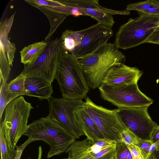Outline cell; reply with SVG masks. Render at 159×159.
Returning a JSON list of instances; mask_svg holds the SVG:
<instances>
[{
    "label": "cell",
    "instance_id": "6da1fadb",
    "mask_svg": "<svg viewBox=\"0 0 159 159\" xmlns=\"http://www.w3.org/2000/svg\"><path fill=\"white\" fill-rule=\"evenodd\" d=\"M118 49L114 44L107 43L91 55L78 59L89 87H98L111 67L124 63L125 56Z\"/></svg>",
    "mask_w": 159,
    "mask_h": 159
},
{
    "label": "cell",
    "instance_id": "7a4b0ae2",
    "mask_svg": "<svg viewBox=\"0 0 159 159\" xmlns=\"http://www.w3.org/2000/svg\"><path fill=\"white\" fill-rule=\"evenodd\" d=\"M55 79L58 83L62 98L71 100L86 98L89 90L78 59L66 52L61 55Z\"/></svg>",
    "mask_w": 159,
    "mask_h": 159
},
{
    "label": "cell",
    "instance_id": "3957f363",
    "mask_svg": "<svg viewBox=\"0 0 159 159\" xmlns=\"http://www.w3.org/2000/svg\"><path fill=\"white\" fill-rule=\"evenodd\" d=\"M24 135L48 143L50 147L48 158L66 152L76 139L48 116L41 117L28 125L27 130Z\"/></svg>",
    "mask_w": 159,
    "mask_h": 159
},
{
    "label": "cell",
    "instance_id": "277c9868",
    "mask_svg": "<svg viewBox=\"0 0 159 159\" xmlns=\"http://www.w3.org/2000/svg\"><path fill=\"white\" fill-rule=\"evenodd\" d=\"M159 16L142 14L130 18L120 26L114 44L118 48L127 49L144 43L159 27Z\"/></svg>",
    "mask_w": 159,
    "mask_h": 159
},
{
    "label": "cell",
    "instance_id": "5b68a950",
    "mask_svg": "<svg viewBox=\"0 0 159 159\" xmlns=\"http://www.w3.org/2000/svg\"><path fill=\"white\" fill-rule=\"evenodd\" d=\"M33 108L22 96L13 100L7 105L3 123L5 138L9 147L15 149L20 137L26 132L28 118Z\"/></svg>",
    "mask_w": 159,
    "mask_h": 159
},
{
    "label": "cell",
    "instance_id": "8992f818",
    "mask_svg": "<svg viewBox=\"0 0 159 159\" xmlns=\"http://www.w3.org/2000/svg\"><path fill=\"white\" fill-rule=\"evenodd\" d=\"M65 52L60 39L48 41L43 52L33 63L25 66L21 73L26 77L41 78L51 84L55 79L61 57Z\"/></svg>",
    "mask_w": 159,
    "mask_h": 159
},
{
    "label": "cell",
    "instance_id": "52a82bcc",
    "mask_svg": "<svg viewBox=\"0 0 159 159\" xmlns=\"http://www.w3.org/2000/svg\"><path fill=\"white\" fill-rule=\"evenodd\" d=\"M98 88L101 97L118 108L149 107L153 102L140 90L137 83L118 86L102 83Z\"/></svg>",
    "mask_w": 159,
    "mask_h": 159
},
{
    "label": "cell",
    "instance_id": "ba28073f",
    "mask_svg": "<svg viewBox=\"0 0 159 159\" xmlns=\"http://www.w3.org/2000/svg\"><path fill=\"white\" fill-rule=\"evenodd\" d=\"M48 117L61 125L76 139L85 134L75 114L78 107L83 106L82 100H71L51 97L48 99Z\"/></svg>",
    "mask_w": 159,
    "mask_h": 159
},
{
    "label": "cell",
    "instance_id": "9c48e42d",
    "mask_svg": "<svg viewBox=\"0 0 159 159\" xmlns=\"http://www.w3.org/2000/svg\"><path fill=\"white\" fill-rule=\"evenodd\" d=\"M83 106L105 139L121 143V134L126 127L119 119L116 109H107L98 105L88 97L85 98Z\"/></svg>",
    "mask_w": 159,
    "mask_h": 159
},
{
    "label": "cell",
    "instance_id": "30bf717a",
    "mask_svg": "<svg viewBox=\"0 0 159 159\" xmlns=\"http://www.w3.org/2000/svg\"><path fill=\"white\" fill-rule=\"evenodd\" d=\"M148 107L121 108L116 110L121 122L137 138L151 141L153 132L159 126L150 117Z\"/></svg>",
    "mask_w": 159,
    "mask_h": 159
},
{
    "label": "cell",
    "instance_id": "8fae6325",
    "mask_svg": "<svg viewBox=\"0 0 159 159\" xmlns=\"http://www.w3.org/2000/svg\"><path fill=\"white\" fill-rule=\"evenodd\" d=\"M80 45L70 53L78 59L86 57L107 43L113 35L111 28L98 23L82 30Z\"/></svg>",
    "mask_w": 159,
    "mask_h": 159
},
{
    "label": "cell",
    "instance_id": "7c38bea8",
    "mask_svg": "<svg viewBox=\"0 0 159 159\" xmlns=\"http://www.w3.org/2000/svg\"><path fill=\"white\" fill-rule=\"evenodd\" d=\"M64 5L82 8L88 16L97 20L98 23L110 28L113 27L115 21L113 15H128L129 11H119L107 8L102 6L97 0H60Z\"/></svg>",
    "mask_w": 159,
    "mask_h": 159
},
{
    "label": "cell",
    "instance_id": "4fadbf2b",
    "mask_svg": "<svg viewBox=\"0 0 159 159\" xmlns=\"http://www.w3.org/2000/svg\"><path fill=\"white\" fill-rule=\"evenodd\" d=\"M13 20L10 18L0 24V79L6 82L9 78L16 50L14 43L8 39Z\"/></svg>",
    "mask_w": 159,
    "mask_h": 159
},
{
    "label": "cell",
    "instance_id": "5bb4252c",
    "mask_svg": "<svg viewBox=\"0 0 159 159\" xmlns=\"http://www.w3.org/2000/svg\"><path fill=\"white\" fill-rule=\"evenodd\" d=\"M143 73L142 70L136 67L118 64L109 70L102 83L113 86L136 84Z\"/></svg>",
    "mask_w": 159,
    "mask_h": 159
},
{
    "label": "cell",
    "instance_id": "9a60e30c",
    "mask_svg": "<svg viewBox=\"0 0 159 159\" xmlns=\"http://www.w3.org/2000/svg\"><path fill=\"white\" fill-rule=\"evenodd\" d=\"M25 87L26 95L37 97L40 100H48L53 92L51 84L37 77H26Z\"/></svg>",
    "mask_w": 159,
    "mask_h": 159
},
{
    "label": "cell",
    "instance_id": "2e32d148",
    "mask_svg": "<svg viewBox=\"0 0 159 159\" xmlns=\"http://www.w3.org/2000/svg\"><path fill=\"white\" fill-rule=\"evenodd\" d=\"M83 105L76 109L75 114L85 135L93 142L105 139L94 121L86 111Z\"/></svg>",
    "mask_w": 159,
    "mask_h": 159
},
{
    "label": "cell",
    "instance_id": "e0dca14e",
    "mask_svg": "<svg viewBox=\"0 0 159 159\" xmlns=\"http://www.w3.org/2000/svg\"><path fill=\"white\" fill-rule=\"evenodd\" d=\"M47 16L50 25V30L45 40L49 39L58 27L69 15L67 13L65 5L61 7L40 6L36 7Z\"/></svg>",
    "mask_w": 159,
    "mask_h": 159
},
{
    "label": "cell",
    "instance_id": "ac0fdd59",
    "mask_svg": "<svg viewBox=\"0 0 159 159\" xmlns=\"http://www.w3.org/2000/svg\"><path fill=\"white\" fill-rule=\"evenodd\" d=\"M47 44L48 41L45 40L24 47L20 52L21 62L25 66L33 63L43 52Z\"/></svg>",
    "mask_w": 159,
    "mask_h": 159
},
{
    "label": "cell",
    "instance_id": "d6986e66",
    "mask_svg": "<svg viewBox=\"0 0 159 159\" xmlns=\"http://www.w3.org/2000/svg\"><path fill=\"white\" fill-rule=\"evenodd\" d=\"M88 141L87 138L75 141L65 152L68 157L62 159H95L89 149Z\"/></svg>",
    "mask_w": 159,
    "mask_h": 159
},
{
    "label": "cell",
    "instance_id": "ffe728a7",
    "mask_svg": "<svg viewBox=\"0 0 159 159\" xmlns=\"http://www.w3.org/2000/svg\"><path fill=\"white\" fill-rule=\"evenodd\" d=\"M82 38V30L75 31L67 29L62 33L60 39L65 51L70 53L80 44Z\"/></svg>",
    "mask_w": 159,
    "mask_h": 159
},
{
    "label": "cell",
    "instance_id": "44dd1931",
    "mask_svg": "<svg viewBox=\"0 0 159 159\" xmlns=\"http://www.w3.org/2000/svg\"><path fill=\"white\" fill-rule=\"evenodd\" d=\"M0 119L1 121L2 114L7 104L18 96L7 91V83L3 79H0Z\"/></svg>",
    "mask_w": 159,
    "mask_h": 159
},
{
    "label": "cell",
    "instance_id": "7402d4cb",
    "mask_svg": "<svg viewBox=\"0 0 159 159\" xmlns=\"http://www.w3.org/2000/svg\"><path fill=\"white\" fill-rule=\"evenodd\" d=\"M26 77L21 73L15 79L7 84V91L17 96L25 95V87Z\"/></svg>",
    "mask_w": 159,
    "mask_h": 159
},
{
    "label": "cell",
    "instance_id": "603a6c76",
    "mask_svg": "<svg viewBox=\"0 0 159 159\" xmlns=\"http://www.w3.org/2000/svg\"><path fill=\"white\" fill-rule=\"evenodd\" d=\"M0 148L1 159H11L14 149H11L7 143L3 123L2 120L0 124Z\"/></svg>",
    "mask_w": 159,
    "mask_h": 159
},
{
    "label": "cell",
    "instance_id": "cb8c5ba5",
    "mask_svg": "<svg viewBox=\"0 0 159 159\" xmlns=\"http://www.w3.org/2000/svg\"><path fill=\"white\" fill-rule=\"evenodd\" d=\"M152 7H159V4L154 0H148L129 4L126 6L125 10L144 11Z\"/></svg>",
    "mask_w": 159,
    "mask_h": 159
},
{
    "label": "cell",
    "instance_id": "d4e9b609",
    "mask_svg": "<svg viewBox=\"0 0 159 159\" xmlns=\"http://www.w3.org/2000/svg\"><path fill=\"white\" fill-rule=\"evenodd\" d=\"M25 1L36 8L40 6L61 7L65 6L58 0H25Z\"/></svg>",
    "mask_w": 159,
    "mask_h": 159
},
{
    "label": "cell",
    "instance_id": "484cf974",
    "mask_svg": "<svg viewBox=\"0 0 159 159\" xmlns=\"http://www.w3.org/2000/svg\"><path fill=\"white\" fill-rule=\"evenodd\" d=\"M121 143L126 144H134L138 143L137 138L135 135L126 127L121 134Z\"/></svg>",
    "mask_w": 159,
    "mask_h": 159
},
{
    "label": "cell",
    "instance_id": "4316f807",
    "mask_svg": "<svg viewBox=\"0 0 159 159\" xmlns=\"http://www.w3.org/2000/svg\"><path fill=\"white\" fill-rule=\"evenodd\" d=\"M129 151L126 144L123 143H117L113 159H127Z\"/></svg>",
    "mask_w": 159,
    "mask_h": 159
},
{
    "label": "cell",
    "instance_id": "83f0119b",
    "mask_svg": "<svg viewBox=\"0 0 159 159\" xmlns=\"http://www.w3.org/2000/svg\"><path fill=\"white\" fill-rule=\"evenodd\" d=\"M131 152L133 159H143L139 148L134 144H126Z\"/></svg>",
    "mask_w": 159,
    "mask_h": 159
},
{
    "label": "cell",
    "instance_id": "f1b7e54d",
    "mask_svg": "<svg viewBox=\"0 0 159 159\" xmlns=\"http://www.w3.org/2000/svg\"><path fill=\"white\" fill-rule=\"evenodd\" d=\"M37 141V140L34 138H28V139L23 144L21 145L19 147H16V155L15 159H20V157L22 153L23 150L25 148L26 146L29 143L34 142V141Z\"/></svg>",
    "mask_w": 159,
    "mask_h": 159
},
{
    "label": "cell",
    "instance_id": "f546056e",
    "mask_svg": "<svg viewBox=\"0 0 159 159\" xmlns=\"http://www.w3.org/2000/svg\"><path fill=\"white\" fill-rule=\"evenodd\" d=\"M145 43L159 44V27L154 31Z\"/></svg>",
    "mask_w": 159,
    "mask_h": 159
},
{
    "label": "cell",
    "instance_id": "4dcf8cb0",
    "mask_svg": "<svg viewBox=\"0 0 159 159\" xmlns=\"http://www.w3.org/2000/svg\"><path fill=\"white\" fill-rule=\"evenodd\" d=\"M139 15L146 14L159 16V7H152L144 11H137Z\"/></svg>",
    "mask_w": 159,
    "mask_h": 159
},
{
    "label": "cell",
    "instance_id": "1f68e13d",
    "mask_svg": "<svg viewBox=\"0 0 159 159\" xmlns=\"http://www.w3.org/2000/svg\"><path fill=\"white\" fill-rule=\"evenodd\" d=\"M138 143L136 145L141 151L144 150L153 144L151 141L144 140L137 138Z\"/></svg>",
    "mask_w": 159,
    "mask_h": 159
},
{
    "label": "cell",
    "instance_id": "d6a6232c",
    "mask_svg": "<svg viewBox=\"0 0 159 159\" xmlns=\"http://www.w3.org/2000/svg\"><path fill=\"white\" fill-rule=\"evenodd\" d=\"M159 140V126L153 132L152 135L151 141L154 143Z\"/></svg>",
    "mask_w": 159,
    "mask_h": 159
},
{
    "label": "cell",
    "instance_id": "836d02e7",
    "mask_svg": "<svg viewBox=\"0 0 159 159\" xmlns=\"http://www.w3.org/2000/svg\"><path fill=\"white\" fill-rule=\"evenodd\" d=\"M151 154L155 159H159V145Z\"/></svg>",
    "mask_w": 159,
    "mask_h": 159
},
{
    "label": "cell",
    "instance_id": "e575fe53",
    "mask_svg": "<svg viewBox=\"0 0 159 159\" xmlns=\"http://www.w3.org/2000/svg\"><path fill=\"white\" fill-rule=\"evenodd\" d=\"M127 159H133L132 155L130 151L129 152Z\"/></svg>",
    "mask_w": 159,
    "mask_h": 159
},
{
    "label": "cell",
    "instance_id": "d590c367",
    "mask_svg": "<svg viewBox=\"0 0 159 159\" xmlns=\"http://www.w3.org/2000/svg\"><path fill=\"white\" fill-rule=\"evenodd\" d=\"M149 159H155L152 155L151 154L150 155Z\"/></svg>",
    "mask_w": 159,
    "mask_h": 159
},
{
    "label": "cell",
    "instance_id": "8d00e7d4",
    "mask_svg": "<svg viewBox=\"0 0 159 159\" xmlns=\"http://www.w3.org/2000/svg\"><path fill=\"white\" fill-rule=\"evenodd\" d=\"M154 1L155 2L159 4V0H154Z\"/></svg>",
    "mask_w": 159,
    "mask_h": 159
},
{
    "label": "cell",
    "instance_id": "74e56055",
    "mask_svg": "<svg viewBox=\"0 0 159 159\" xmlns=\"http://www.w3.org/2000/svg\"></svg>",
    "mask_w": 159,
    "mask_h": 159
},
{
    "label": "cell",
    "instance_id": "f35d334b",
    "mask_svg": "<svg viewBox=\"0 0 159 159\" xmlns=\"http://www.w3.org/2000/svg\"><path fill=\"white\" fill-rule=\"evenodd\" d=\"M30 159V158H29V159Z\"/></svg>",
    "mask_w": 159,
    "mask_h": 159
},
{
    "label": "cell",
    "instance_id": "ab89813d",
    "mask_svg": "<svg viewBox=\"0 0 159 159\" xmlns=\"http://www.w3.org/2000/svg\"></svg>",
    "mask_w": 159,
    "mask_h": 159
}]
</instances>
